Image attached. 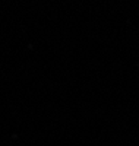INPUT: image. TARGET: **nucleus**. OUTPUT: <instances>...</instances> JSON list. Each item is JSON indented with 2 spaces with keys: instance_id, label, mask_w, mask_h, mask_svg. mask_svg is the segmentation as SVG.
Masks as SVG:
<instances>
[]
</instances>
